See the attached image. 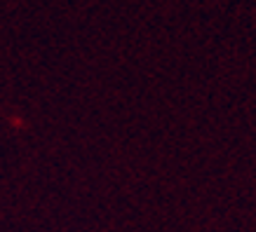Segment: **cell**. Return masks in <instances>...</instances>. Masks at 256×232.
Masks as SVG:
<instances>
[]
</instances>
